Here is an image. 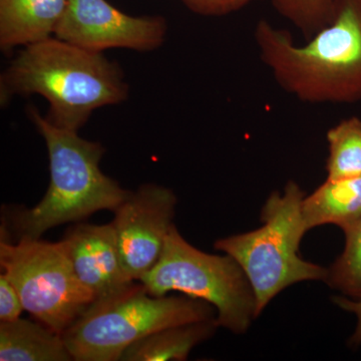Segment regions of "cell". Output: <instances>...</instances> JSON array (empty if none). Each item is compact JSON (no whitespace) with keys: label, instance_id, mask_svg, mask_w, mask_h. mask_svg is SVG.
<instances>
[{"label":"cell","instance_id":"1","mask_svg":"<svg viewBox=\"0 0 361 361\" xmlns=\"http://www.w3.org/2000/svg\"><path fill=\"white\" fill-rule=\"evenodd\" d=\"M254 39L275 82L299 101H361V0H336L331 20L302 45L266 20L256 25Z\"/></svg>","mask_w":361,"mask_h":361},{"label":"cell","instance_id":"2","mask_svg":"<svg viewBox=\"0 0 361 361\" xmlns=\"http://www.w3.org/2000/svg\"><path fill=\"white\" fill-rule=\"evenodd\" d=\"M129 85L121 66L104 56L54 37L25 47L0 78V102L40 94L47 120L78 132L97 109L123 103Z\"/></svg>","mask_w":361,"mask_h":361},{"label":"cell","instance_id":"3","mask_svg":"<svg viewBox=\"0 0 361 361\" xmlns=\"http://www.w3.org/2000/svg\"><path fill=\"white\" fill-rule=\"evenodd\" d=\"M27 113L47 145L51 183L33 208L4 207L1 239H40L52 228L80 222L97 211L115 212L130 191L99 168L104 147L82 139L78 132L56 127L33 106Z\"/></svg>","mask_w":361,"mask_h":361},{"label":"cell","instance_id":"4","mask_svg":"<svg viewBox=\"0 0 361 361\" xmlns=\"http://www.w3.org/2000/svg\"><path fill=\"white\" fill-rule=\"evenodd\" d=\"M305 194L294 180L283 193L270 195L261 211L263 225L253 231L217 240L216 250L231 256L245 272L255 294L257 317L287 287L302 281H324L329 269L298 255L306 231L302 217Z\"/></svg>","mask_w":361,"mask_h":361},{"label":"cell","instance_id":"5","mask_svg":"<svg viewBox=\"0 0 361 361\" xmlns=\"http://www.w3.org/2000/svg\"><path fill=\"white\" fill-rule=\"evenodd\" d=\"M217 317L210 303L191 296H155L142 283L97 301L63 332L73 360L120 361L135 342L167 329Z\"/></svg>","mask_w":361,"mask_h":361},{"label":"cell","instance_id":"6","mask_svg":"<svg viewBox=\"0 0 361 361\" xmlns=\"http://www.w3.org/2000/svg\"><path fill=\"white\" fill-rule=\"evenodd\" d=\"M152 295L170 292L210 303L219 326L246 334L256 315V299L245 272L231 256L213 255L195 248L171 228L160 259L140 280Z\"/></svg>","mask_w":361,"mask_h":361},{"label":"cell","instance_id":"7","mask_svg":"<svg viewBox=\"0 0 361 361\" xmlns=\"http://www.w3.org/2000/svg\"><path fill=\"white\" fill-rule=\"evenodd\" d=\"M0 266L25 310L61 336L94 302L78 280L63 241L0 238Z\"/></svg>","mask_w":361,"mask_h":361},{"label":"cell","instance_id":"8","mask_svg":"<svg viewBox=\"0 0 361 361\" xmlns=\"http://www.w3.org/2000/svg\"><path fill=\"white\" fill-rule=\"evenodd\" d=\"M163 16H132L106 0H68L54 37L89 51H152L167 37Z\"/></svg>","mask_w":361,"mask_h":361},{"label":"cell","instance_id":"9","mask_svg":"<svg viewBox=\"0 0 361 361\" xmlns=\"http://www.w3.org/2000/svg\"><path fill=\"white\" fill-rule=\"evenodd\" d=\"M177 197L172 190L146 184L130 192L115 211L113 224L126 272L139 282L157 264L174 225Z\"/></svg>","mask_w":361,"mask_h":361},{"label":"cell","instance_id":"10","mask_svg":"<svg viewBox=\"0 0 361 361\" xmlns=\"http://www.w3.org/2000/svg\"><path fill=\"white\" fill-rule=\"evenodd\" d=\"M61 241L78 280L94 302L122 295L137 283L123 268L111 223L78 222L68 228Z\"/></svg>","mask_w":361,"mask_h":361},{"label":"cell","instance_id":"11","mask_svg":"<svg viewBox=\"0 0 361 361\" xmlns=\"http://www.w3.org/2000/svg\"><path fill=\"white\" fill-rule=\"evenodd\" d=\"M68 0H0V49L4 52L52 37Z\"/></svg>","mask_w":361,"mask_h":361},{"label":"cell","instance_id":"12","mask_svg":"<svg viewBox=\"0 0 361 361\" xmlns=\"http://www.w3.org/2000/svg\"><path fill=\"white\" fill-rule=\"evenodd\" d=\"M302 217L306 231L325 224L345 231L361 218V177L325 180L310 196L304 197Z\"/></svg>","mask_w":361,"mask_h":361},{"label":"cell","instance_id":"13","mask_svg":"<svg viewBox=\"0 0 361 361\" xmlns=\"http://www.w3.org/2000/svg\"><path fill=\"white\" fill-rule=\"evenodd\" d=\"M0 360H73L63 337L44 323L18 319L0 322Z\"/></svg>","mask_w":361,"mask_h":361},{"label":"cell","instance_id":"14","mask_svg":"<svg viewBox=\"0 0 361 361\" xmlns=\"http://www.w3.org/2000/svg\"><path fill=\"white\" fill-rule=\"evenodd\" d=\"M217 327L215 317L159 330L132 344L120 361L186 360L192 349L210 338Z\"/></svg>","mask_w":361,"mask_h":361},{"label":"cell","instance_id":"15","mask_svg":"<svg viewBox=\"0 0 361 361\" xmlns=\"http://www.w3.org/2000/svg\"><path fill=\"white\" fill-rule=\"evenodd\" d=\"M326 180L361 177V120L353 116L327 132Z\"/></svg>","mask_w":361,"mask_h":361},{"label":"cell","instance_id":"16","mask_svg":"<svg viewBox=\"0 0 361 361\" xmlns=\"http://www.w3.org/2000/svg\"><path fill=\"white\" fill-rule=\"evenodd\" d=\"M343 232L345 247L329 268L324 282L331 288L355 297L361 292V218Z\"/></svg>","mask_w":361,"mask_h":361},{"label":"cell","instance_id":"17","mask_svg":"<svg viewBox=\"0 0 361 361\" xmlns=\"http://www.w3.org/2000/svg\"><path fill=\"white\" fill-rule=\"evenodd\" d=\"M277 13L308 39L331 20L336 0H270Z\"/></svg>","mask_w":361,"mask_h":361},{"label":"cell","instance_id":"18","mask_svg":"<svg viewBox=\"0 0 361 361\" xmlns=\"http://www.w3.org/2000/svg\"><path fill=\"white\" fill-rule=\"evenodd\" d=\"M195 13L206 16H222L239 11L260 0H180Z\"/></svg>","mask_w":361,"mask_h":361},{"label":"cell","instance_id":"19","mask_svg":"<svg viewBox=\"0 0 361 361\" xmlns=\"http://www.w3.org/2000/svg\"><path fill=\"white\" fill-rule=\"evenodd\" d=\"M25 310L18 290L8 278L0 275V322H13L20 317Z\"/></svg>","mask_w":361,"mask_h":361},{"label":"cell","instance_id":"20","mask_svg":"<svg viewBox=\"0 0 361 361\" xmlns=\"http://www.w3.org/2000/svg\"><path fill=\"white\" fill-rule=\"evenodd\" d=\"M355 299L344 298V297H336L334 302L343 310L349 311L355 314L357 318L355 334L351 336L350 344L353 345H360L361 344V292Z\"/></svg>","mask_w":361,"mask_h":361}]
</instances>
